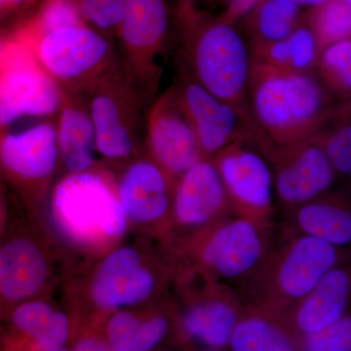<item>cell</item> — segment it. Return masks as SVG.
Returning a JSON list of instances; mask_svg holds the SVG:
<instances>
[{
	"label": "cell",
	"mask_w": 351,
	"mask_h": 351,
	"mask_svg": "<svg viewBox=\"0 0 351 351\" xmlns=\"http://www.w3.org/2000/svg\"><path fill=\"white\" fill-rule=\"evenodd\" d=\"M54 210L64 232L80 241L119 237L125 219L121 204L99 176L75 173L58 186Z\"/></svg>",
	"instance_id": "obj_6"
},
{
	"label": "cell",
	"mask_w": 351,
	"mask_h": 351,
	"mask_svg": "<svg viewBox=\"0 0 351 351\" xmlns=\"http://www.w3.org/2000/svg\"><path fill=\"white\" fill-rule=\"evenodd\" d=\"M252 143L228 145L211 157L221 176L233 215L263 228L274 223V175L269 160Z\"/></svg>",
	"instance_id": "obj_7"
},
{
	"label": "cell",
	"mask_w": 351,
	"mask_h": 351,
	"mask_svg": "<svg viewBox=\"0 0 351 351\" xmlns=\"http://www.w3.org/2000/svg\"><path fill=\"white\" fill-rule=\"evenodd\" d=\"M271 248V228L230 214L202 228L196 255L207 278L241 283Z\"/></svg>",
	"instance_id": "obj_5"
},
{
	"label": "cell",
	"mask_w": 351,
	"mask_h": 351,
	"mask_svg": "<svg viewBox=\"0 0 351 351\" xmlns=\"http://www.w3.org/2000/svg\"><path fill=\"white\" fill-rule=\"evenodd\" d=\"M339 177L351 182V110L350 101L341 103L338 112L318 133Z\"/></svg>",
	"instance_id": "obj_27"
},
{
	"label": "cell",
	"mask_w": 351,
	"mask_h": 351,
	"mask_svg": "<svg viewBox=\"0 0 351 351\" xmlns=\"http://www.w3.org/2000/svg\"><path fill=\"white\" fill-rule=\"evenodd\" d=\"M202 351H225V350H211V348H209V350H202Z\"/></svg>",
	"instance_id": "obj_42"
},
{
	"label": "cell",
	"mask_w": 351,
	"mask_h": 351,
	"mask_svg": "<svg viewBox=\"0 0 351 351\" xmlns=\"http://www.w3.org/2000/svg\"><path fill=\"white\" fill-rule=\"evenodd\" d=\"M317 39L320 51L351 38V8L345 0H330L313 8L307 24Z\"/></svg>",
	"instance_id": "obj_28"
},
{
	"label": "cell",
	"mask_w": 351,
	"mask_h": 351,
	"mask_svg": "<svg viewBox=\"0 0 351 351\" xmlns=\"http://www.w3.org/2000/svg\"><path fill=\"white\" fill-rule=\"evenodd\" d=\"M68 332V318L64 314L55 313L47 328L34 341L40 350L59 351L66 343Z\"/></svg>",
	"instance_id": "obj_35"
},
{
	"label": "cell",
	"mask_w": 351,
	"mask_h": 351,
	"mask_svg": "<svg viewBox=\"0 0 351 351\" xmlns=\"http://www.w3.org/2000/svg\"><path fill=\"white\" fill-rule=\"evenodd\" d=\"M75 351H117L103 341L96 339H84L76 346Z\"/></svg>",
	"instance_id": "obj_37"
},
{
	"label": "cell",
	"mask_w": 351,
	"mask_h": 351,
	"mask_svg": "<svg viewBox=\"0 0 351 351\" xmlns=\"http://www.w3.org/2000/svg\"><path fill=\"white\" fill-rule=\"evenodd\" d=\"M247 304L230 284L210 279L206 293L186 309L182 326L189 337L211 350H225Z\"/></svg>",
	"instance_id": "obj_16"
},
{
	"label": "cell",
	"mask_w": 351,
	"mask_h": 351,
	"mask_svg": "<svg viewBox=\"0 0 351 351\" xmlns=\"http://www.w3.org/2000/svg\"><path fill=\"white\" fill-rule=\"evenodd\" d=\"M45 274V261L32 242L14 240L0 250V292L8 299L36 293Z\"/></svg>",
	"instance_id": "obj_22"
},
{
	"label": "cell",
	"mask_w": 351,
	"mask_h": 351,
	"mask_svg": "<svg viewBox=\"0 0 351 351\" xmlns=\"http://www.w3.org/2000/svg\"><path fill=\"white\" fill-rule=\"evenodd\" d=\"M345 1L346 2V3L348 4V5L350 6L351 8V0H345Z\"/></svg>",
	"instance_id": "obj_43"
},
{
	"label": "cell",
	"mask_w": 351,
	"mask_h": 351,
	"mask_svg": "<svg viewBox=\"0 0 351 351\" xmlns=\"http://www.w3.org/2000/svg\"><path fill=\"white\" fill-rule=\"evenodd\" d=\"M38 58L64 91L78 95L123 69L117 61L112 39L86 24L44 34Z\"/></svg>",
	"instance_id": "obj_4"
},
{
	"label": "cell",
	"mask_w": 351,
	"mask_h": 351,
	"mask_svg": "<svg viewBox=\"0 0 351 351\" xmlns=\"http://www.w3.org/2000/svg\"><path fill=\"white\" fill-rule=\"evenodd\" d=\"M246 18L251 45L276 43L302 24V7L291 0H261Z\"/></svg>",
	"instance_id": "obj_25"
},
{
	"label": "cell",
	"mask_w": 351,
	"mask_h": 351,
	"mask_svg": "<svg viewBox=\"0 0 351 351\" xmlns=\"http://www.w3.org/2000/svg\"><path fill=\"white\" fill-rule=\"evenodd\" d=\"M86 25L106 34L117 36L123 19L127 0H76Z\"/></svg>",
	"instance_id": "obj_29"
},
{
	"label": "cell",
	"mask_w": 351,
	"mask_h": 351,
	"mask_svg": "<svg viewBox=\"0 0 351 351\" xmlns=\"http://www.w3.org/2000/svg\"><path fill=\"white\" fill-rule=\"evenodd\" d=\"M182 19L188 31L184 45L186 71L210 93L255 122L249 104L253 56L241 32L223 20L203 22L195 12Z\"/></svg>",
	"instance_id": "obj_3"
},
{
	"label": "cell",
	"mask_w": 351,
	"mask_h": 351,
	"mask_svg": "<svg viewBox=\"0 0 351 351\" xmlns=\"http://www.w3.org/2000/svg\"><path fill=\"white\" fill-rule=\"evenodd\" d=\"M315 73L337 100L351 101V38L321 51Z\"/></svg>",
	"instance_id": "obj_26"
},
{
	"label": "cell",
	"mask_w": 351,
	"mask_h": 351,
	"mask_svg": "<svg viewBox=\"0 0 351 351\" xmlns=\"http://www.w3.org/2000/svg\"><path fill=\"white\" fill-rule=\"evenodd\" d=\"M174 88L195 127L204 157L211 158L235 143H252L258 147L265 143L255 122L207 91L188 71L182 73Z\"/></svg>",
	"instance_id": "obj_11"
},
{
	"label": "cell",
	"mask_w": 351,
	"mask_h": 351,
	"mask_svg": "<svg viewBox=\"0 0 351 351\" xmlns=\"http://www.w3.org/2000/svg\"><path fill=\"white\" fill-rule=\"evenodd\" d=\"M337 101L315 73L279 71L253 58L249 104L270 144H291L319 133L338 112L341 101Z\"/></svg>",
	"instance_id": "obj_1"
},
{
	"label": "cell",
	"mask_w": 351,
	"mask_h": 351,
	"mask_svg": "<svg viewBox=\"0 0 351 351\" xmlns=\"http://www.w3.org/2000/svg\"><path fill=\"white\" fill-rule=\"evenodd\" d=\"M145 133L154 162L170 177L181 178L204 158L195 127L174 87L152 104Z\"/></svg>",
	"instance_id": "obj_12"
},
{
	"label": "cell",
	"mask_w": 351,
	"mask_h": 351,
	"mask_svg": "<svg viewBox=\"0 0 351 351\" xmlns=\"http://www.w3.org/2000/svg\"><path fill=\"white\" fill-rule=\"evenodd\" d=\"M58 114L59 154L71 172H85L93 163L97 149L96 134L86 103L80 95L64 91L63 105Z\"/></svg>",
	"instance_id": "obj_21"
},
{
	"label": "cell",
	"mask_w": 351,
	"mask_h": 351,
	"mask_svg": "<svg viewBox=\"0 0 351 351\" xmlns=\"http://www.w3.org/2000/svg\"><path fill=\"white\" fill-rule=\"evenodd\" d=\"M351 313V254L280 318L295 338L325 329Z\"/></svg>",
	"instance_id": "obj_14"
},
{
	"label": "cell",
	"mask_w": 351,
	"mask_h": 351,
	"mask_svg": "<svg viewBox=\"0 0 351 351\" xmlns=\"http://www.w3.org/2000/svg\"><path fill=\"white\" fill-rule=\"evenodd\" d=\"M64 98L63 88L43 66L12 64L0 75V126L25 117L58 114Z\"/></svg>",
	"instance_id": "obj_13"
},
{
	"label": "cell",
	"mask_w": 351,
	"mask_h": 351,
	"mask_svg": "<svg viewBox=\"0 0 351 351\" xmlns=\"http://www.w3.org/2000/svg\"><path fill=\"white\" fill-rule=\"evenodd\" d=\"M176 219L182 225L205 228L232 214L221 176L204 157L182 176L176 188Z\"/></svg>",
	"instance_id": "obj_15"
},
{
	"label": "cell",
	"mask_w": 351,
	"mask_h": 351,
	"mask_svg": "<svg viewBox=\"0 0 351 351\" xmlns=\"http://www.w3.org/2000/svg\"><path fill=\"white\" fill-rule=\"evenodd\" d=\"M140 322L128 313H119L110 320L108 337L112 346L117 351H132Z\"/></svg>",
	"instance_id": "obj_33"
},
{
	"label": "cell",
	"mask_w": 351,
	"mask_h": 351,
	"mask_svg": "<svg viewBox=\"0 0 351 351\" xmlns=\"http://www.w3.org/2000/svg\"><path fill=\"white\" fill-rule=\"evenodd\" d=\"M168 321L163 316H156L138 328L132 351H149L158 345L168 331Z\"/></svg>",
	"instance_id": "obj_34"
},
{
	"label": "cell",
	"mask_w": 351,
	"mask_h": 351,
	"mask_svg": "<svg viewBox=\"0 0 351 351\" xmlns=\"http://www.w3.org/2000/svg\"><path fill=\"white\" fill-rule=\"evenodd\" d=\"M350 110H351V101H350Z\"/></svg>",
	"instance_id": "obj_44"
},
{
	"label": "cell",
	"mask_w": 351,
	"mask_h": 351,
	"mask_svg": "<svg viewBox=\"0 0 351 351\" xmlns=\"http://www.w3.org/2000/svg\"><path fill=\"white\" fill-rule=\"evenodd\" d=\"M24 0H0V9L10 8V7L18 5Z\"/></svg>",
	"instance_id": "obj_40"
},
{
	"label": "cell",
	"mask_w": 351,
	"mask_h": 351,
	"mask_svg": "<svg viewBox=\"0 0 351 351\" xmlns=\"http://www.w3.org/2000/svg\"><path fill=\"white\" fill-rule=\"evenodd\" d=\"M351 254L307 235H284L281 244L241 283L247 306L281 317L313 290L329 270Z\"/></svg>",
	"instance_id": "obj_2"
},
{
	"label": "cell",
	"mask_w": 351,
	"mask_h": 351,
	"mask_svg": "<svg viewBox=\"0 0 351 351\" xmlns=\"http://www.w3.org/2000/svg\"><path fill=\"white\" fill-rule=\"evenodd\" d=\"M156 280L141 265L135 251L121 249L101 265L94 284V297L100 306L113 307L136 304L149 297Z\"/></svg>",
	"instance_id": "obj_18"
},
{
	"label": "cell",
	"mask_w": 351,
	"mask_h": 351,
	"mask_svg": "<svg viewBox=\"0 0 351 351\" xmlns=\"http://www.w3.org/2000/svg\"><path fill=\"white\" fill-rule=\"evenodd\" d=\"M260 2L261 0H228V10L221 20L233 24L235 20L246 17Z\"/></svg>",
	"instance_id": "obj_36"
},
{
	"label": "cell",
	"mask_w": 351,
	"mask_h": 351,
	"mask_svg": "<svg viewBox=\"0 0 351 351\" xmlns=\"http://www.w3.org/2000/svg\"><path fill=\"white\" fill-rule=\"evenodd\" d=\"M54 314L48 304L32 302L20 306L14 313V322L36 339L47 328Z\"/></svg>",
	"instance_id": "obj_32"
},
{
	"label": "cell",
	"mask_w": 351,
	"mask_h": 351,
	"mask_svg": "<svg viewBox=\"0 0 351 351\" xmlns=\"http://www.w3.org/2000/svg\"><path fill=\"white\" fill-rule=\"evenodd\" d=\"M348 351H351V350H348Z\"/></svg>",
	"instance_id": "obj_45"
},
{
	"label": "cell",
	"mask_w": 351,
	"mask_h": 351,
	"mask_svg": "<svg viewBox=\"0 0 351 351\" xmlns=\"http://www.w3.org/2000/svg\"><path fill=\"white\" fill-rule=\"evenodd\" d=\"M3 54H4L3 46H2L1 44H0V60H1L2 57H3Z\"/></svg>",
	"instance_id": "obj_41"
},
{
	"label": "cell",
	"mask_w": 351,
	"mask_h": 351,
	"mask_svg": "<svg viewBox=\"0 0 351 351\" xmlns=\"http://www.w3.org/2000/svg\"><path fill=\"white\" fill-rule=\"evenodd\" d=\"M300 351L351 350V313L320 331L299 338Z\"/></svg>",
	"instance_id": "obj_30"
},
{
	"label": "cell",
	"mask_w": 351,
	"mask_h": 351,
	"mask_svg": "<svg viewBox=\"0 0 351 351\" xmlns=\"http://www.w3.org/2000/svg\"><path fill=\"white\" fill-rule=\"evenodd\" d=\"M298 5L302 7H309V8H317L323 4L327 3L330 0H291Z\"/></svg>",
	"instance_id": "obj_39"
},
{
	"label": "cell",
	"mask_w": 351,
	"mask_h": 351,
	"mask_svg": "<svg viewBox=\"0 0 351 351\" xmlns=\"http://www.w3.org/2000/svg\"><path fill=\"white\" fill-rule=\"evenodd\" d=\"M170 27L167 0H127L117 36L123 53L124 71L140 92L156 82Z\"/></svg>",
	"instance_id": "obj_10"
},
{
	"label": "cell",
	"mask_w": 351,
	"mask_h": 351,
	"mask_svg": "<svg viewBox=\"0 0 351 351\" xmlns=\"http://www.w3.org/2000/svg\"><path fill=\"white\" fill-rule=\"evenodd\" d=\"M0 156L4 165L25 178L41 179L56 167L58 149L56 123L43 122L3 138Z\"/></svg>",
	"instance_id": "obj_19"
},
{
	"label": "cell",
	"mask_w": 351,
	"mask_h": 351,
	"mask_svg": "<svg viewBox=\"0 0 351 351\" xmlns=\"http://www.w3.org/2000/svg\"><path fill=\"white\" fill-rule=\"evenodd\" d=\"M76 0H46L41 11L43 36L73 25H84Z\"/></svg>",
	"instance_id": "obj_31"
},
{
	"label": "cell",
	"mask_w": 351,
	"mask_h": 351,
	"mask_svg": "<svg viewBox=\"0 0 351 351\" xmlns=\"http://www.w3.org/2000/svg\"><path fill=\"white\" fill-rule=\"evenodd\" d=\"M265 156L277 199L287 210L331 191L339 177L318 134L291 144L270 145Z\"/></svg>",
	"instance_id": "obj_9"
},
{
	"label": "cell",
	"mask_w": 351,
	"mask_h": 351,
	"mask_svg": "<svg viewBox=\"0 0 351 351\" xmlns=\"http://www.w3.org/2000/svg\"><path fill=\"white\" fill-rule=\"evenodd\" d=\"M251 50L254 59L279 71L295 73H315L321 53L313 29L302 23L288 38L252 44Z\"/></svg>",
	"instance_id": "obj_24"
},
{
	"label": "cell",
	"mask_w": 351,
	"mask_h": 351,
	"mask_svg": "<svg viewBox=\"0 0 351 351\" xmlns=\"http://www.w3.org/2000/svg\"><path fill=\"white\" fill-rule=\"evenodd\" d=\"M287 212L284 235H307L341 248L351 247V188L332 189Z\"/></svg>",
	"instance_id": "obj_17"
},
{
	"label": "cell",
	"mask_w": 351,
	"mask_h": 351,
	"mask_svg": "<svg viewBox=\"0 0 351 351\" xmlns=\"http://www.w3.org/2000/svg\"><path fill=\"white\" fill-rule=\"evenodd\" d=\"M232 351H300L299 341L280 318L247 306L233 330Z\"/></svg>",
	"instance_id": "obj_23"
},
{
	"label": "cell",
	"mask_w": 351,
	"mask_h": 351,
	"mask_svg": "<svg viewBox=\"0 0 351 351\" xmlns=\"http://www.w3.org/2000/svg\"><path fill=\"white\" fill-rule=\"evenodd\" d=\"M86 103L96 134L97 149L110 159L130 156L140 133L141 92L124 69L87 90Z\"/></svg>",
	"instance_id": "obj_8"
},
{
	"label": "cell",
	"mask_w": 351,
	"mask_h": 351,
	"mask_svg": "<svg viewBox=\"0 0 351 351\" xmlns=\"http://www.w3.org/2000/svg\"><path fill=\"white\" fill-rule=\"evenodd\" d=\"M193 1V0H175L181 17H184V16H188L189 14L195 12Z\"/></svg>",
	"instance_id": "obj_38"
},
{
	"label": "cell",
	"mask_w": 351,
	"mask_h": 351,
	"mask_svg": "<svg viewBox=\"0 0 351 351\" xmlns=\"http://www.w3.org/2000/svg\"><path fill=\"white\" fill-rule=\"evenodd\" d=\"M169 175L156 162L143 160L129 168L120 186L124 212L138 221L164 218L170 207Z\"/></svg>",
	"instance_id": "obj_20"
}]
</instances>
